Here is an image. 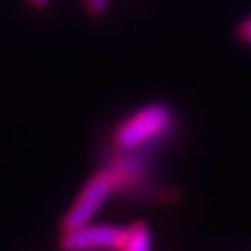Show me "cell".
Listing matches in <instances>:
<instances>
[{"mask_svg":"<svg viewBox=\"0 0 251 251\" xmlns=\"http://www.w3.org/2000/svg\"><path fill=\"white\" fill-rule=\"evenodd\" d=\"M172 125V111L162 103H151L125 119L117 127L113 141L121 152H137L168 135Z\"/></svg>","mask_w":251,"mask_h":251,"instance_id":"1","label":"cell"},{"mask_svg":"<svg viewBox=\"0 0 251 251\" xmlns=\"http://www.w3.org/2000/svg\"><path fill=\"white\" fill-rule=\"evenodd\" d=\"M115 192H117V184L109 168L93 174L87 180V184L81 188V192L77 194L72 208L66 212L64 220H61V229L70 231V229L91 224Z\"/></svg>","mask_w":251,"mask_h":251,"instance_id":"2","label":"cell"},{"mask_svg":"<svg viewBox=\"0 0 251 251\" xmlns=\"http://www.w3.org/2000/svg\"><path fill=\"white\" fill-rule=\"evenodd\" d=\"M127 227L111 224H87L61 235V247L66 251H121Z\"/></svg>","mask_w":251,"mask_h":251,"instance_id":"3","label":"cell"},{"mask_svg":"<svg viewBox=\"0 0 251 251\" xmlns=\"http://www.w3.org/2000/svg\"><path fill=\"white\" fill-rule=\"evenodd\" d=\"M127 156H121L109 170L115 178V184H117V192L123 190V188H131V186H137L141 180H143V174H145V164L133 156L135 152H125Z\"/></svg>","mask_w":251,"mask_h":251,"instance_id":"4","label":"cell"},{"mask_svg":"<svg viewBox=\"0 0 251 251\" xmlns=\"http://www.w3.org/2000/svg\"><path fill=\"white\" fill-rule=\"evenodd\" d=\"M121 251H152L151 227L143 222H133L127 226V237H125Z\"/></svg>","mask_w":251,"mask_h":251,"instance_id":"5","label":"cell"},{"mask_svg":"<svg viewBox=\"0 0 251 251\" xmlns=\"http://www.w3.org/2000/svg\"><path fill=\"white\" fill-rule=\"evenodd\" d=\"M237 38L245 46H251V16H247L245 20L239 22V26H237Z\"/></svg>","mask_w":251,"mask_h":251,"instance_id":"6","label":"cell"},{"mask_svg":"<svg viewBox=\"0 0 251 251\" xmlns=\"http://www.w3.org/2000/svg\"><path fill=\"white\" fill-rule=\"evenodd\" d=\"M85 6L91 14H103L109 8V0H85Z\"/></svg>","mask_w":251,"mask_h":251,"instance_id":"7","label":"cell"},{"mask_svg":"<svg viewBox=\"0 0 251 251\" xmlns=\"http://www.w3.org/2000/svg\"><path fill=\"white\" fill-rule=\"evenodd\" d=\"M32 2V6H36V8H46L48 4H50V0H30Z\"/></svg>","mask_w":251,"mask_h":251,"instance_id":"8","label":"cell"}]
</instances>
